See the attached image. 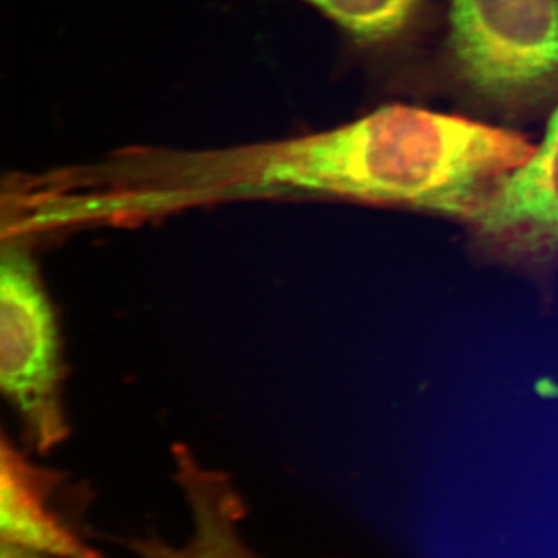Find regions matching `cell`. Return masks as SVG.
<instances>
[{
	"label": "cell",
	"mask_w": 558,
	"mask_h": 558,
	"mask_svg": "<svg viewBox=\"0 0 558 558\" xmlns=\"http://www.w3.org/2000/svg\"><path fill=\"white\" fill-rule=\"evenodd\" d=\"M534 149L517 132L395 105L306 137L175 154L172 182L183 205L299 193L399 205L468 223Z\"/></svg>",
	"instance_id": "obj_1"
},
{
	"label": "cell",
	"mask_w": 558,
	"mask_h": 558,
	"mask_svg": "<svg viewBox=\"0 0 558 558\" xmlns=\"http://www.w3.org/2000/svg\"><path fill=\"white\" fill-rule=\"evenodd\" d=\"M449 49L476 97L537 101L558 86V0H451Z\"/></svg>",
	"instance_id": "obj_2"
},
{
	"label": "cell",
	"mask_w": 558,
	"mask_h": 558,
	"mask_svg": "<svg viewBox=\"0 0 558 558\" xmlns=\"http://www.w3.org/2000/svg\"><path fill=\"white\" fill-rule=\"evenodd\" d=\"M57 319L31 255L11 241L0 258V387L39 450L65 436Z\"/></svg>",
	"instance_id": "obj_3"
},
{
	"label": "cell",
	"mask_w": 558,
	"mask_h": 558,
	"mask_svg": "<svg viewBox=\"0 0 558 558\" xmlns=\"http://www.w3.org/2000/svg\"><path fill=\"white\" fill-rule=\"evenodd\" d=\"M475 248L488 259L543 274L558 260V108L542 145L502 179L469 220Z\"/></svg>",
	"instance_id": "obj_4"
},
{
	"label": "cell",
	"mask_w": 558,
	"mask_h": 558,
	"mask_svg": "<svg viewBox=\"0 0 558 558\" xmlns=\"http://www.w3.org/2000/svg\"><path fill=\"white\" fill-rule=\"evenodd\" d=\"M54 481L31 468L7 444L0 469V535L2 542L49 558H106L87 542L78 517L54 501Z\"/></svg>",
	"instance_id": "obj_5"
},
{
	"label": "cell",
	"mask_w": 558,
	"mask_h": 558,
	"mask_svg": "<svg viewBox=\"0 0 558 558\" xmlns=\"http://www.w3.org/2000/svg\"><path fill=\"white\" fill-rule=\"evenodd\" d=\"M178 481L189 501L193 532L183 545L160 537L137 538L130 548L140 558H264L242 537L245 506L230 481L201 468L183 451Z\"/></svg>",
	"instance_id": "obj_6"
},
{
	"label": "cell",
	"mask_w": 558,
	"mask_h": 558,
	"mask_svg": "<svg viewBox=\"0 0 558 558\" xmlns=\"http://www.w3.org/2000/svg\"><path fill=\"white\" fill-rule=\"evenodd\" d=\"M360 43L398 38L416 16L422 0H306Z\"/></svg>",
	"instance_id": "obj_7"
},
{
	"label": "cell",
	"mask_w": 558,
	"mask_h": 558,
	"mask_svg": "<svg viewBox=\"0 0 558 558\" xmlns=\"http://www.w3.org/2000/svg\"><path fill=\"white\" fill-rule=\"evenodd\" d=\"M0 558H49L40 556L35 550L21 548V546L11 545V543H0Z\"/></svg>",
	"instance_id": "obj_8"
}]
</instances>
